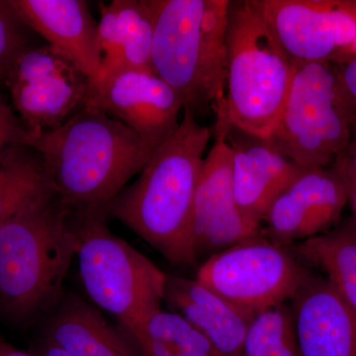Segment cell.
Listing matches in <instances>:
<instances>
[{"label":"cell","instance_id":"52a82bcc","mask_svg":"<svg viewBox=\"0 0 356 356\" xmlns=\"http://www.w3.org/2000/svg\"><path fill=\"white\" fill-rule=\"evenodd\" d=\"M356 103L332 63H294L280 118L266 138L303 168H329L348 146Z\"/></svg>","mask_w":356,"mask_h":356},{"label":"cell","instance_id":"9a60e30c","mask_svg":"<svg viewBox=\"0 0 356 356\" xmlns=\"http://www.w3.org/2000/svg\"><path fill=\"white\" fill-rule=\"evenodd\" d=\"M289 305L301 356H356V312L322 275L312 271Z\"/></svg>","mask_w":356,"mask_h":356},{"label":"cell","instance_id":"4dcf8cb0","mask_svg":"<svg viewBox=\"0 0 356 356\" xmlns=\"http://www.w3.org/2000/svg\"><path fill=\"white\" fill-rule=\"evenodd\" d=\"M350 6L353 15H355L356 18V0H350ZM346 57H356V35L355 41H353V44H351L350 51H348V54L346 55ZM341 60H343V58H341Z\"/></svg>","mask_w":356,"mask_h":356},{"label":"cell","instance_id":"484cf974","mask_svg":"<svg viewBox=\"0 0 356 356\" xmlns=\"http://www.w3.org/2000/svg\"><path fill=\"white\" fill-rule=\"evenodd\" d=\"M330 166L346 180L350 189L356 185V118L351 128L348 146Z\"/></svg>","mask_w":356,"mask_h":356},{"label":"cell","instance_id":"ba28073f","mask_svg":"<svg viewBox=\"0 0 356 356\" xmlns=\"http://www.w3.org/2000/svg\"><path fill=\"white\" fill-rule=\"evenodd\" d=\"M311 273L286 245L261 235L211 255L199 267L196 280L257 315L289 303Z\"/></svg>","mask_w":356,"mask_h":356},{"label":"cell","instance_id":"4fadbf2b","mask_svg":"<svg viewBox=\"0 0 356 356\" xmlns=\"http://www.w3.org/2000/svg\"><path fill=\"white\" fill-rule=\"evenodd\" d=\"M261 222L238 209L235 201L233 158L228 143L216 138L204 158L194 200V242L197 259L261 236Z\"/></svg>","mask_w":356,"mask_h":356},{"label":"cell","instance_id":"ac0fdd59","mask_svg":"<svg viewBox=\"0 0 356 356\" xmlns=\"http://www.w3.org/2000/svg\"><path fill=\"white\" fill-rule=\"evenodd\" d=\"M98 7V41L102 53L98 76L124 69L154 72V23L149 0H113L99 2Z\"/></svg>","mask_w":356,"mask_h":356},{"label":"cell","instance_id":"3957f363","mask_svg":"<svg viewBox=\"0 0 356 356\" xmlns=\"http://www.w3.org/2000/svg\"><path fill=\"white\" fill-rule=\"evenodd\" d=\"M76 211L47 189L0 227V314L21 322L60 302L74 259Z\"/></svg>","mask_w":356,"mask_h":356},{"label":"cell","instance_id":"8fae6325","mask_svg":"<svg viewBox=\"0 0 356 356\" xmlns=\"http://www.w3.org/2000/svg\"><path fill=\"white\" fill-rule=\"evenodd\" d=\"M84 105L122 122L158 147L179 126L181 99L153 72L124 69L89 81Z\"/></svg>","mask_w":356,"mask_h":356},{"label":"cell","instance_id":"d4e9b609","mask_svg":"<svg viewBox=\"0 0 356 356\" xmlns=\"http://www.w3.org/2000/svg\"><path fill=\"white\" fill-rule=\"evenodd\" d=\"M30 132L13 108L0 97V161L16 147H28Z\"/></svg>","mask_w":356,"mask_h":356},{"label":"cell","instance_id":"6da1fadb","mask_svg":"<svg viewBox=\"0 0 356 356\" xmlns=\"http://www.w3.org/2000/svg\"><path fill=\"white\" fill-rule=\"evenodd\" d=\"M211 136L212 131L184 109L175 132L107 207V216L119 220L175 266L197 264L194 200Z\"/></svg>","mask_w":356,"mask_h":356},{"label":"cell","instance_id":"4316f807","mask_svg":"<svg viewBox=\"0 0 356 356\" xmlns=\"http://www.w3.org/2000/svg\"><path fill=\"white\" fill-rule=\"evenodd\" d=\"M344 88L356 103V57H346L334 63Z\"/></svg>","mask_w":356,"mask_h":356},{"label":"cell","instance_id":"9c48e42d","mask_svg":"<svg viewBox=\"0 0 356 356\" xmlns=\"http://www.w3.org/2000/svg\"><path fill=\"white\" fill-rule=\"evenodd\" d=\"M89 79L48 44L25 51L6 81L14 109L28 131L60 127L79 109Z\"/></svg>","mask_w":356,"mask_h":356},{"label":"cell","instance_id":"cb8c5ba5","mask_svg":"<svg viewBox=\"0 0 356 356\" xmlns=\"http://www.w3.org/2000/svg\"><path fill=\"white\" fill-rule=\"evenodd\" d=\"M24 21L9 0H0V84L7 76L20 56L31 48L28 44Z\"/></svg>","mask_w":356,"mask_h":356},{"label":"cell","instance_id":"2e32d148","mask_svg":"<svg viewBox=\"0 0 356 356\" xmlns=\"http://www.w3.org/2000/svg\"><path fill=\"white\" fill-rule=\"evenodd\" d=\"M28 27L38 33L89 81L99 74L102 53L97 23L83 0H9Z\"/></svg>","mask_w":356,"mask_h":356},{"label":"cell","instance_id":"5b68a950","mask_svg":"<svg viewBox=\"0 0 356 356\" xmlns=\"http://www.w3.org/2000/svg\"><path fill=\"white\" fill-rule=\"evenodd\" d=\"M226 49V129L267 138L286 100L294 63L254 0L231 2Z\"/></svg>","mask_w":356,"mask_h":356},{"label":"cell","instance_id":"277c9868","mask_svg":"<svg viewBox=\"0 0 356 356\" xmlns=\"http://www.w3.org/2000/svg\"><path fill=\"white\" fill-rule=\"evenodd\" d=\"M154 14V74L195 115L213 108L216 126L226 124L228 0H149Z\"/></svg>","mask_w":356,"mask_h":356},{"label":"cell","instance_id":"44dd1931","mask_svg":"<svg viewBox=\"0 0 356 356\" xmlns=\"http://www.w3.org/2000/svg\"><path fill=\"white\" fill-rule=\"evenodd\" d=\"M126 337L140 356H218L191 323L163 307Z\"/></svg>","mask_w":356,"mask_h":356},{"label":"cell","instance_id":"7c38bea8","mask_svg":"<svg viewBox=\"0 0 356 356\" xmlns=\"http://www.w3.org/2000/svg\"><path fill=\"white\" fill-rule=\"evenodd\" d=\"M348 196V182L331 166L306 168L267 211L261 235L287 245L325 233L341 222Z\"/></svg>","mask_w":356,"mask_h":356},{"label":"cell","instance_id":"7402d4cb","mask_svg":"<svg viewBox=\"0 0 356 356\" xmlns=\"http://www.w3.org/2000/svg\"><path fill=\"white\" fill-rule=\"evenodd\" d=\"M51 187L43 161L36 151L28 147L10 149L0 161V227Z\"/></svg>","mask_w":356,"mask_h":356},{"label":"cell","instance_id":"e0dca14e","mask_svg":"<svg viewBox=\"0 0 356 356\" xmlns=\"http://www.w3.org/2000/svg\"><path fill=\"white\" fill-rule=\"evenodd\" d=\"M163 302L206 337L218 356H240L254 315L238 308L197 280L168 273Z\"/></svg>","mask_w":356,"mask_h":356},{"label":"cell","instance_id":"7a4b0ae2","mask_svg":"<svg viewBox=\"0 0 356 356\" xmlns=\"http://www.w3.org/2000/svg\"><path fill=\"white\" fill-rule=\"evenodd\" d=\"M28 147L43 161L53 191L77 211H102L136 175L156 146L109 115L84 105L60 127L30 132Z\"/></svg>","mask_w":356,"mask_h":356},{"label":"cell","instance_id":"f546056e","mask_svg":"<svg viewBox=\"0 0 356 356\" xmlns=\"http://www.w3.org/2000/svg\"><path fill=\"white\" fill-rule=\"evenodd\" d=\"M351 209L350 220L353 222V227L356 229V185H353L350 189V196H348V203Z\"/></svg>","mask_w":356,"mask_h":356},{"label":"cell","instance_id":"f1b7e54d","mask_svg":"<svg viewBox=\"0 0 356 356\" xmlns=\"http://www.w3.org/2000/svg\"><path fill=\"white\" fill-rule=\"evenodd\" d=\"M0 356H37L35 353L19 350L0 337Z\"/></svg>","mask_w":356,"mask_h":356},{"label":"cell","instance_id":"30bf717a","mask_svg":"<svg viewBox=\"0 0 356 356\" xmlns=\"http://www.w3.org/2000/svg\"><path fill=\"white\" fill-rule=\"evenodd\" d=\"M293 63L346 58L356 35L350 0H254Z\"/></svg>","mask_w":356,"mask_h":356},{"label":"cell","instance_id":"ffe728a7","mask_svg":"<svg viewBox=\"0 0 356 356\" xmlns=\"http://www.w3.org/2000/svg\"><path fill=\"white\" fill-rule=\"evenodd\" d=\"M310 264L356 312V229L350 218L325 233L298 243L295 252Z\"/></svg>","mask_w":356,"mask_h":356},{"label":"cell","instance_id":"83f0119b","mask_svg":"<svg viewBox=\"0 0 356 356\" xmlns=\"http://www.w3.org/2000/svg\"><path fill=\"white\" fill-rule=\"evenodd\" d=\"M35 355L37 356H72L69 353L58 348L56 344L51 343L46 339H44V341L39 344L38 350Z\"/></svg>","mask_w":356,"mask_h":356},{"label":"cell","instance_id":"603a6c76","mask_svg":"<svg viewBox=\"0 0 356 356\" xmlns=\"http://www.w3.org/2000/svg\"><path fill=\"white\" fill-rule=\"evenodd\" d=\"M240 356H301L289 303L254 315Z\"/></svg>","mask_w":356,"mask_h":356},{"label":"cell","instance_id":"d6986e66","mask_svg":"<svg viewBox=\"0 0 356 356\" xmlns=\"http://www.w3.org/2000/svg\"><path fill=\"white\" fill-rule=\"evenodd\" d=\"M47 325L46 337L72 356H140L125 334L100 311L76 295L58 302Z\"/></svg>","mask_w":356,"mask_h":356},{"label":"cell","instance_id":"5bb4252c","mask_svg":"<svg viewBox=\"0 0 356 356\" xmlns=\"http://www.w3.org/2000/svg\"><path fill=\"white\" fill-rule=\"evenodd\" d=\"M221 137L232 149L236 206L262 225L274 201L306 168L278 152L266 138L231 125Z\"/></svg>","mask_w":356,"mask_h":356},{"label":"cell","instance_id":"8992f818","mask_svg":"<svg viewBox=\"0 0 356 356\" xmlns=\"http://www.w3.org/2000/svg\"><path fill=\"white\" fill-rule=\"evenodd\" d=\"M76 211V259L84 291L132 332L163 307L168 273L107 226L102 211Z\"/></svg>","mask_w":356,"mask_h":356}]
</instances>
